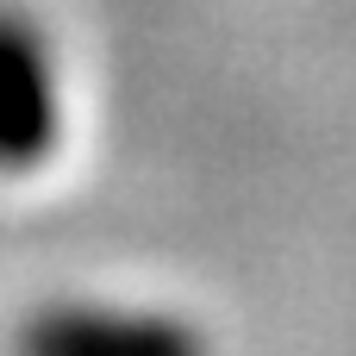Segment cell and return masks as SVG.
<instances>
[{"label":"cell","mask_w":356,"mask_h":356,"mask_svg":"<svg viewBox=\"0 0 356 356\" xmlns=\"http://www.w3.org/2000/svg\"><path fill=\"white\" fill-rule=\"evenodd\" d=\"M19 356H207L194 325L156 313H100V307H56L38 313L19 338Z\"/></svg>","instance_id":"6da1fadb"},{"label":"cell","mask_w":356,"mask_h":356,"mask_svg":"<svg viewBox=\"0 0 356 356\" xmlns=\"http://www.w3.org/2000/svg\"><path fill=\"white\" fill-rule=\"evenodd\" d=\"M56 144V81L44 38L19 19L0 13V169H31Z\"/></svg>","instance_id":"7a4b0ae2"}]
</instances>
